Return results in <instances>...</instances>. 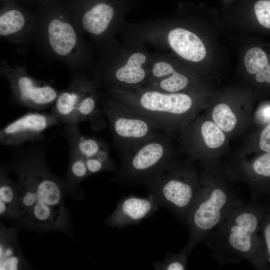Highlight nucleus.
Returning a JSON list of instances; mask_svg holds the SVG:
<instances>
[{
    "mask_svg": "<svg viewBox=\"0 0 270 270\" xmlns=\"http://www.w3.org/2000/svg\"><path fill=\"white\" fill-rule=\"evenodd\" d=\"M10 167L18 178V224L29 230H56L70 235V216L64 202L65 180L49 169L44 148L17 152Z\"/></svg>",
    "mask_w": 270,
    "mask_h": 270,
    "instance_id": "obj_1",
    "label": "nucleus"
},
{
    "mask_svg": "<svg viewBox=\"0 0 270 270\" xmlns=\"http://www.w3.org/2000/svg\"><path fill=\"white\" fill-rule=\"evenodd\" d=\"M266 208L264 200H252L236 208L205 239L212 258L220 264L250 262L269 270L260 230Z\"/></svg>",
    "mask_w": 270,
    "mask_h": 270,
    "instance_id": "obj_2",
    "label": "nucleus"
},
{
    "mask_svg": "<svg viewBox=\"0 0 270 270\" xmlns=\"http://www.w3.org/2000/svg\"><path fill=\"white\" fill-rule=\"evenodd\" d=\"M35 42L43 52L74 72L86 73L92 64V50L73 20L66 2L50 0L38 5Z\"/></svg>",
    "mask_w": 270,
    "mask_h": 270,
    "instance_id": "obj_3",
    "label": "nucleus"
},
{
    "mask_svg": "<svg viewBox=\"0 0 270 270\" xmlns=\"http://www.w3.org/2000/svg\"><path fill=\"white\" fill-rule=\"evenodd\" d=\"M122 40L102 51L94 64L92 78L101 92L135 90L148 81L152 52L146 45Z\"/></svg>",
    "mask_w": 270,
    "mask_h": 270,
    "instance_id": "obj_4",
    "label": "nucleus"
},
{
    "mask_svg": "<svg viewBox=\"0 0 270 270\" xmlns=\"http://www.w3.org/2000/svg\"><path fill=\"white\" fill-rule=\"evenodd\" d=\"M244 202L232 183L211 177L200 179L194 201L185 222L190 238L182 250L190 256L198 244Z\"/></svg>",
    "mask_w": 270,
    "mask_h": 270,
    "instance_id": "obj_5",
    "label": "nucleus"
},
{
    "mask_svg": "<svg viewBox=\"0 0 270 270\" xmlns=\"http://www.w3.org/2000/svg\"><path fill=\"white\" fill-rule=\"evenodd\" d=\"M103 93L169 132L176 124L178 118L188 114L194 106L192 98L185 93L166 92L146 88Z\"/></svg>",
    "mask_w": 270,
    "mask_h": 270,
    "instance_id": "obj_6",
    "label": "nucleus"
},
{
    "mask_svg": "<svg viewBox=\"0 0 270 270\" xmlns=\"http://www.w3.org/2000/svg\"><path fill=\"white\" fill-rule=\"evenodd\" d=\"M74 22L101 52L110 47L126 23L124 13L112 0H67Z\"/></svg>",
    "mask_w": 270,
    "mask_h": 270,
    "instance_id": "obj_7",
    "label": "nucleus"
},
{
    "mask_svg": "<svg viewBox=\"0 0 270 270\" xmlns=\"http://www.w3.org/2000/svg\"><path fill=\"white\" fill-rule=\"evenodd\" d=\"M165 132L120 156L118 179L130 184H145L178 163L174 161L170 138Z\"/></svg>",
    "mask_w": 270,
    "mask_h": 270,
    "instance_id": "obj_8",
    "label": "nucleus"
},
{
    "mask_svg": "<svg viewBox=\"0 0 270 270\" xmlns=\"http://www.w3.org/2000/svg\"><path fill=\"white\" fill-rule=\"evenodd\" d=\"M198 183L192 166L177 164L144 186L159 206L168 208L185 222L194 201Z\"/></svg>",
    "mask_w": 270,
    "mask_h": 270,
    "instance_id": "obj_9",
    "label": "nucleus"
},
{
    "mask_svg": "<svg viewBox=\"0 0 270 270\" xmlns=\"http://www.w3.org/2000/svg\"><path fill=\"white\" fill-rule=\"evenodd\" d=\"M100 104L110 126L114 146L120 156L167 132L158 124L136 113L120 102L102 92Z\"/></svg>",
    "mask_w": 270,
    "mask_h": 270,
    "instance_id": "obj_10",
    "label": "nucleus"
},
{
    "mask_svg": "<svg viewBox=\"0 0 270 270\" xmlns=\"http://www.w3.org/2000/svg\"><path fill=\"white\" fill-rule=\"evenodd\" d=\"M0 74L8 82L14 102L35 111L52 107L60 92L50 83L32 76L25 68L7 60L1 62Z\"/></svg>",
    "mask_w": 270,
    "mask_h": 270,
    "instance_id": "obj_11",
    "label": "nucleus"
},
{
    "mask_svg": "<svg viewBox=\"0 0 270 270\" xmlns=\"http://www.w3.org/2000/svg\"><path fill=\"white\" fill-rule=\"evenodd\" d=\"M21 0H0V36L6 42L24 44L35 42L37 16Z\"/></svg>",
    "mask_w": 270,
    "mask_h": 270,
    "instance_id": "obj_12",
    "label": "nucleus"
},
{
    "mask_svg": "<svg viewBox=\"0 0 270 270\" xmlns=\"http://www.w3.org/2000/svg\"><path fill=\"white\" fill-rule=\"evenodd\" d=\"M59 124L58 119L52 113L28 112L0 130V142L4 146H16L28 142L42 140L48 130Z\"/></svg>",
    "mask_w": 270,
    "mask_h": 270,
    "instance_id": "obj_13",
    "label": "nucleus"
},
{
    "mask_svg": "<svg viewBox=\"0 0 270 270\" xmlns=\"http://www.w3.org/2000/svg\"><path fill=\"white\" fill-rule=\"evenodd\" d=\"M190 84V78L178 68L167 54L152 52L148 81L144 88L170 93H182Z\"/></svg>",
    "mask_w": 270,
    "mask_h": 270,
    "instance_id": "obj_14",
    "label": "nucleus"
},
{
    "mask_svg": "<svg viewBox=\"0 0 270 270\" xmlns=\"http://www.w3.org/2000/svg\"><path fill=\"white\" fill-rule=\"evenodd\" d=\"M94 84L92 78L84 72H74L71 74L69 86L60 91L52 107L51 113L58 119L60 124H78V106L86 93Z\"/></svg>",
    "mask_w": 270,
    "mask_h": 270,
    "instance_id": "obj_15",
    "label": "nucleus"
},
{
    "mask_svg": "<svg viewBox=\"0 0 270 270\" xmlns=\"http://www.w3.org/2000/svg\"><path fill=\"white\" fill-rule=\"evenodd\" d=\"M159 205L152 194L148 198L130 196L120 200L116 209L106 220V224L117 228L138 224L153 216Z\"/></svg>",
    "mask_w": 270,
    "mask_h": 270,
    "instance_id": "obj_16",
    "label": "nucleus"
},
{
    "mask_svg": "<svg viewBox=\"0 0 270 270\" xmlns=\"http://www.w3.org/2000/svg\"><path fill=\"white\" fill-rule=\"evenodd\" d=\"M0 240V270H18L30 268V265L20 247L16 228H6L1 224Z\"/></svg>",
    "mask_w": 270,
    "mask_h": 270,
    "instance_id": "obj_17",
    "label": "nucleus"
},
{
    "mask_svg": "<svg viewBox=\"0 0 270 270\" xmlns=\"http://www.w3.org/2000/svg\"><path fill=\"white\" fill-rule=\"evenodd\" d=\"M64 135L69 146L70 154L86 158L96 157L102 149L108 147L104 141L84 135L78 124L66 125Z\"/></svg>",
    "mask_w": 270,
    "mask_h": 270,
    "instance_id": "obj_18",
    "label": "nucleus"
},
{
    "mask_svg": "<svg viewBox=\"0 0 270 270\" xmlns=\"http://www.w3.org/2000/svg\"><path fill=\"white\" fill-rule=\"evenodd\" d=\"M250 175L248 180L252 200L270 198V152L257 158L250 165Z\"/></svg>",
    "mask_w": 270,
    "mask_h": 270,
    "instance_id": "obj_19",
    "label": "nucleus"
},
{
    "mask_svg": "<svg viewBox=\"0 0 270 270\" xmlns=\"http://www.w3.org/2000/svg\"><path fill=\"white\" fill-rule=\"evenodd\" d=\"M0 216L16 222L19 216L16 184L10 180L6 170L3 166L0 170Z\"/></svg>",
    "mask_w": 270,
    "mask_h": 270,
    "instance_id": "obj_20",
    "label": "nucleus"
},
{
    "mask_svg": "<svg viewBox=\"0 0 270 270\" xmlns=\"http://www.w3.org/2000/svg\"><path fill=\"white\" fill-rule=\"evenodd\" d=\"M90 174L85 158L81 156L70 154L66 178L64 179L66 192L70 193L77 200H82L83 192L80 186Z\"/></svg>",
    "mask_w": 270,
    "mask_h": 270,
    "instance_id": "obj_21",
    "label": "nucleus"
},
{
    "mask_svg": "<svg viewBox=\"0 0 270 270\" xmlns=\"http://www.w3.org/2000/svg\"><path fill=\"white\" fill-rule=\"evenodd\" d=\"M244 62L248 73L256 74L258 82L270 84V65L266 54L262 49L254 48L249 50Z\"/></svg>",
    "mask_w": 270,
    "mask_h": 270,
    "instance_id": "obj_22",
    "label": "nucleus"
},
{
    "mask_svg": "<svg viewBox=\"0 0 270 270\" xmlns=\"http://www.w3.org/2000/svg\"><path fill=\"white\" fill-rule=\"evenodd\" d=\"M216 124L225 132H232L236 126L237 118L229 106L224 104L216 106L212 112Z\"/></svg>",
    "mask_w": 270,
    "mask_h": 270,
    "instance_id": "obj_23",
    "label": "nucleus"
},
{
    "mask_svg": "<svg viewBox=\"0 0 270 270\" xmlns=\"http://www.w3.org/2000/svg\"><path fill=\"white\" fill-rule=\"evenodd\" d=\"M201 132L206 144L210 148H218L225 142L226 136L222 130L212 122H204L201 128Z\"/></svg>",
    "mask_w": 270,
    "mask_h": 270,
    "instance_id": "obj_24",
    "label": "nucleus"
},
{
    "mask_svg": "<svg viewBox=\"0 0 270 270\" xmlns=\"http://www.w3.org/2000/svg\"><path fill=\"white\" fill-rule=\"evenodd\" d=\"M188 257L182 250L175 254L170 253L163 260L154 262L152 266L157 270H184L187 269Z\"/></svg>",
    "mask_w": 270,
    "mask_h": 270,
    "instance_id": "obj_25",
    "label": "nucleus"
},
{
    "mask_svg": "<svg viewBox=\"0 0 270 270\" xmlns=\"http://www.w3.org/2000/svg\"><path fill=\"white\" fill-rule=\"evenodd\" d=\"M266 208L260 230L267 256L268 269L270 270V198H266Z\"/></svg>",
    "mask_w": 270,
    "mask_h": 270,
    "instance_id": "obj_26",
    "label": "nucleus"
},
{
    "mask_svg": "<svg viewBox=\"0 0 270 270\" xmlns=\"http://www.w3.org/2000/svg\"><path fill=\"white\" fill-rule=\"evenodd\" d=\"M254 12L260 24L270 29V0H260L254 5Z\"/></svg>",
    "mask_w": 270,
    "mask_h": 270,
    "instance_id": "obj_27",
    "label": "nucleus"
},
{
    "mask_svg": "<svg viewBox=\"0 0 270 270\" xmlns=\"http://www.w3.org/2000/svg\"><path fill=\"white\" fill-rule=\"evenodd\" d=\"M90 176L109 171L106 166L96 157L85 159Z\"/></svg>",
    "mask_w": 270,
    "mask_h": 270,
    "instance_id": "obj_28",
    "label": "nucleus"
},
{
    "mask_svg": "<svg viewBox=\"0 0 270 270\" xmlns=\"http://www.w3.org/2000/svg\"><path fill=\"white\" fill-rule=\"evenodd\" d=\"M260 147L262 151L266 152H270V124L262 132L260 141Z\"/></svg>",
    "mask_w": 270,
    "mask_h": 270,
    "instance_id": "obj_29",
    "label": "nucleus"
},
{
    "mask_svg": "<svg viewBox=\"0 0 270 270\" xmlns=\"http://www.w3.org/2000/svg\"><path fill=\"white\" fill-rule=\"evenodd\" d=\"M21 0L23 2H32L38 5L40 4H42L50 0Z\"/></svg>",
    "mask_w": 270,
    "mask_h": 270,
    "instance_id": "obj_30",
    "label": "nucleus"
}]
</instances>
